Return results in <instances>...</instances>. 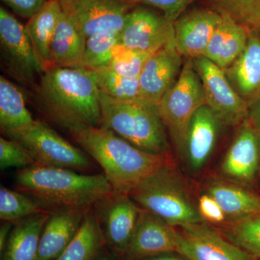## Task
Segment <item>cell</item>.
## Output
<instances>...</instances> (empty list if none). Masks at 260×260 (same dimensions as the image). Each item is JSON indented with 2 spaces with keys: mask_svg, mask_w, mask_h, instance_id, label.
<instances>
[{
  "mask_svg": "<svg viewBox=\"0 0 260 260\" xmlns=\"http://www.w3.org/2000/svg\"><path fill=\"white\" fill-rule=\"evenodd\" d=\"M255 260H260V259H255Z\"/></svg>",
  "mask_w": 260,
  "mask_h": 260,
  "instance_id": "ee69618b",
  "label": "cell"
},
{
  "mask_svg": "<svg viewBox=\"0 0 260 260\" xmlns=\"http://www.w3.org/2000/svg\"><path fill=\"white\" fill-rule=\"evenodd\" d=\"M229 81L248 104L260 94V29L249 32L245 49L224 70Z\"/></svg>",
  "mask_w": 260,
  "mask_h": 260,
  "instance_id": "ffe728a7",
  "label": "cell"
},
{
  "mask_svg": "<svg viewBox=\"0 0 260 260\" xmlns=\"http://www.w3.org/2000/svg\"><path fill=\"white\" fill-rule=\"evenodd\" d=\"M49 212L28 195L3 185L0 187V219L3 221L15 223L31 215Z\"/></svg>",
  "mask_w": 260,
  "mask_h": 260,
  "instance_id": "4dcf8cb0",
  "label": "cell"
},
{
  "mask_svg": "<svg viewBox=\"0 0 260 260\" xmlns=\"http://www.w3.org/2000/svg\"><path fill=\"white\" fill-rule=\"evenodd\" d=\"M70 134L101 166L115 192L129 194L173 162L172 157L143 151L102 126L82 128Z\"/></svg>",
  "mask_w": 260,
  "mask_h": 260,
  "instance_id": "7a4b0ae2",
  "label": "cell"
},
{
  "mask_svg": "<svg viewBox=\"0 0 260 260\" xmlns=\"http://www.w3.org/2000/svg\"><path fill=\"white\" fill-rule=\"evenodd\" d=\"M259 169V132L247 118L237 126L232 143L220 162L219 177L255 190Z\"/></svg>",
  "mask_w": 260,
  "mask_h": 260,
  "instance_id": "30bf717a",
  "label": "cell"
},
{
  "mask_svg": "<svg viewBox=\"0 0 260 260\" xmlns=\"http://www.w3.org/2000/svg\"><path fill=\"white\" fill-rule=\"evenodd\" d=\"M23 147L37 164L44 167L90 171L93 161L47 124L35 120L31 124L7 135Z\"/></svg>",
  "mask_w": 260,
  "mask_h": 260,
  "instance_id": "52a82bcc",
  "label": "cell"
},
{
  "mask_svg": "<svg viewBox=\"0 0 260 260\" xmlns=\"http://www.w3.org/2000/svg\"><path fill=\"white\" fill-rule=\"evenodd\" d=\"M120 32L105 30L88 37L85 44L81 68L97 70L106 68L119 45Z\"/></svg>",
  "mask_w": 260,
  "mask_h": 260,
  "instance_id": "f1b7e54d",
  "label": "cell"
},
{
  "mask_svg": "<svg viewBox=\"0 0 260 260\" xmlns=\"http://www.w3.org/2000/svg\"><path fill=\"white\" fill-rule=\"evenodd\" d=\"M14 224L13 222L4 221L0 227V254L1 255L4 252Z\"/></svg>",
  "mask_w": 260,
  "mask_h": 260,
  "instance_id": "f35d334b",
  "label": "cell"
},
{
  "mask_svg": "<svg viewBox=\"0 0 260 260\" xmlns=\"http://www.w3.org/2000/svg\"><path fill=\"white\" fill-rule=\"evenodd\" d=\"M106 244L124 256L134 234L141 208L129 194L113 191L93 206Z\"/></svg>",
  "mask_w": 260,
  "mask_h": 260,
  "instance_id": "8fae6325",
  "label": "cell"
},
{
  "mask_svg": "<svg viewBox=\"0 0 260 260\" xmlns=\"http://www.w3.org/2000/svg\"><path fill=\"white\" fill-rule=\"evenodd\" d=\"M152 54L153 53L129 49L119 44L116 48L112 60L104 68L124 76L139 78L145 63Z\"/></svg>",
  "mask_w": 260,
  "mask_h": 260,
  "instance_id": "d6a6232c",
  "label": "cell"
},
{
  "mask_svg": "<svg viewBox=\"0 0 260 260\" xmlns=\"http://www.w3.org/2000/svg\"><path fill=\"white\" fill-rule=\"evenodd\" d=\"M216 227L228 240L260 259V211L244 218L227 220Z\"/></svg>",
  "mask_w": 260,
  "mask_h": 260,
  "instance_id": "83f0119b",
  "label": "cell"
},
{
  "mask_svg": "<svg viewBox=\"0 0 260 260\" xmlns=\"http://www.w3.org/2000/svg\"><path fill=\"white\" fill-rule=\"evenodd\" d=\"M223 126L216 114L207 105L197 110L188 126L181 158L189 172H200L209 160Z\"/></svg>",
  "mask_w": 260,
  "mask_h": 260,
  "instance_id": "2e32d148",
  "label": "cell"
},
{
  "mask_svg": "<svg viewBox=\"0 0 260 260\" xmlns=\"http://www.w3.org/2000/svg\"><path fill=\"white\" fill-rule=\"evenodd\" d=\"M203 192L215 200L228 220L244 218L260 211V194L257 191L220 177L208 179Z\"/></svg>",
  "mask_w": 260,
  "mask_h": 260,
  "instance_id": "44dd1931",
  "label": "cell"
},
{
  "mask_svg": "<svg viewBox=\"0 0 260 260\" xmlns=\"http://www.w3.org/2000/svg\"><path fill=\"white\" fill-rule=\"evenodd\" d=\"M37 162L22 145L13 140L0 138V169H22L36 165Z\"/></svg>",
  "mask_w": 260,
  "mask_h": 260,
  "instance_id": "836d02e7",
  "label": "cell"
},
{
  "mask_svg": "<svg viewBox=\"0 0 260 260\" xmlns=\"http://www.w3.org/2000/svg\"><path fill=\"white\" fill-rule=\"evenodd\" d=\"M248 119L256 129H260V94L249 104Z\"/></svg>",
  "mask_w": 260,
  "mask_h": 260,
  "instance_id": "74e56055",
  "label": "cell"
},
{
  "mask_svg": "<svg viewBox=\"0 0 260 260\" xmlns=\"http://www.w3.org/2000/svg\"><path fill=\"white\" fill-rule=\"evenodd\" d=\"M89 208L51 211L43 229L37 260H55L60 255L79 230Z\"/></svg>",
  "mask_w": 260,
  "mask_h": 260,
  "instance_id": "d6986e66",
  "label": "cell"
},
{
  "mask_svg": "<svg viewBox=\"0 0 260 260\" xmlns=\"http://www.w3.org/2000/svg\"><path fill=\"white\" fill-rule=\"evenodd\" d=\"M182 57L175 43L152 54L139 76L141 98L158 104L179 78L184 65Z\"/></svg>",
  "mask_w": 260,
  "mask_h": 260,
  "instance_id": "ac0fdd59",
  "label": "cell"
},
{
  "mask_svg": "<svg viewBox=\"0 0 260 260\" xmlns=\"http://www.w3.org/2000/svg\"><path fill=\"white\" fill-rule=\"evenodd\" d=\"M36 95L43 112L69 133L101 125L100 91L90 70L56 67L46 70Z\"/></svg>",
  "mask_w": 260,
  "mask_h": 260,
  "instance_id": "6da1fadb",
  "label": "cell"
},
{
  "mask_svg": "<svg viewBox=\"0 0 260 260\" xmlns=\"http://www.w3.org/2000/svg\"><path fill=\"white\" fill-rule=\"evenodd\" d=\"M142 209L176 228L205 222L189 186L174 162L166 166L129 194Z\"/></svg>",
  "mask_w": 260,
  "mask_h": 260,
  "instance_id": "5b68a950",
  "label": "cell"
},
{
  "mask_svg": "<svg viewBox=\"0 0 260 260\" xmlns=\"http://www.w3.org/2000/svg\"><path fill=\"white\" fill-rule=\"evenodd\" d=\"M142 260H187L181 256V254L176 252L164 253L158 255L150 256Z\"/></svg>",
  "mask_w": 260,
  "mask_h": 260,
  "instance_id": "ab89813d",
  "label": "cell"
},
{
  "mask_svg": "<svg viewBox=\"0 0 260 260\" xmlns=\"http://www.w3.org/2000/svg\"><path fill=\"white\" fill-rule=\"evenodd\" d=\"M174 22L148 8H133L126 15L119 43L129 49L154 53L175 43Z\"/></svg>",
  "mask_w": 260,
  "mask_h": 260,
  "instance_id": "7c38bea8",
  "label": "cell"
},
{
  "mask_svg": "<svg viewBox=\"0 0 260 260\" xmlns=\"http://www.w3.org/2000/svg\"><path fill=\"white\" fill-rule=\"evenodd\" d=\"M106 244L93 207L85 213L79 230L55 260H97Z\"/></svg>",
  "mask_w": 260,
  "mask_h": 260,
  "instance_id": "484cf974",
  "label": "cell"
},
{
  "mask_svg": "<svg viewBox=\"0 0 260 260\" xmlns=\"http://www.w3.org/2000/svg\"><path fill=\"white\" fill-rule=\"evenodd\" d=\"M101 125L137 148L156 155L172 157L167 129L158 104L140 98L118 101L100 93Z\"/></svg>",
  "mask_w": 260,
  "mask_h": 260,
  "instance_id": "277c9868",
  "label": "cell"
},
{
  "mask_svg": "<svg viewBox=\"0 0 260 260\" xmlns=\"http://www.w3.org/2000/svg\"><path fill=\"white\" fill-rule=\"evenodd\" d=\"M128 4L135 7L146 5L161 11L169 20L174 22L184 13L186 8L195 0H124Z\"/></svg>",
  "mask_w": 260,
  "mask_h": 260,
  "instance_id": "e575fe53",
  "label": "cell"
},
{
  "mask_svg": "<svg viewBox=\"0 0 260 260\" xmlns=\"http://www.w3.org/2000/svg\"><path fill=\"white\" fill-rule=\"evenodd\" d=\"M0 49L3 68L19 83L32 85L36 77L44 73L25 26L3 7L0 8Z\"/></svg>",
  "mask_w": 260,
  "mask_h": 260,
  "instance_id": "ba28073f",
  "label": "cell"
},
{
  "mask_svg": "<svg viewBox=\"0 0 260 260\" xmlns=\"http://www.w3.org/2000/svg\"><path fill=\"white\" fill-rule=\"evenodd\" d=\"M221 20L218 11L206 8L181 15L174 23L175 47L181 55L191 59L204 56Z\"/></svg>",
  "mask_w": 260,
  "mask_h": 260,
  "instance_id": "e0dca14e",
  "label": "cell"
},
{
  "mask_svg": "<svg viewBox=\"0 0 260 260\" xmlns=\"http://www.w3.org/2000/svg\"><path fill=\"white\" fill-rule=\"evenodd\" d=\"M97 260H119L118 259V256L116 254H109V253H104V254H101L99 256V259Z\"/></svg>",
  "mask_w": 260,
  "mask_h": 260,
  "instance_id": "60d3db41",
  "label": "cell"
},
{
  "mask_svg": "<svg viewBox=\"0 0 260 260\" xmlns=\"http://www.w3.org/2000/svg\"><path fill=\"white\" fill-rule=\"evenodd\" d=\"M205 105L204 90L192 59L183 65L176 83L158 104L159 112L176 150L182 155L186 132L194 113Z\"/></svg>",
  "mask_w": 260,
  "mask_h": 260,
  "instance_id": "8992f818",
  "label": "cell"
},
{
  "mask_svg": "<svg viewBox=\"0 0 260 260\" xmlns=\"http://www.w3.org/2000/svg\"><path fill=\"white\" fill-rule=\"evenodd\" d=\"M221 15V21L203 56L225 70L237 60L245 49L250 31L228 15Z\"/></svg>",
  "mask_w": 260,
  "mask_h": 260,
  "instance_id": "7402d4cb",
  "label": "cell"
},
{
  "mask_svg": "<svg viewBox=\"0 0 260 260\" xmlns=\"http://www.w3.org/2000/svg\"><path fill=\"white\" fill-rule=\"evenodd\" d=\"M198 210L205 222L219 226L227 221L226 215L213 198L203 192L198 200Z\"/></svg>",
  "mask_w": 260,
  "mask_h": 260,
  "instance_id": "d590c367",
  "label": "cell"
},
{
  "mask_svg": "<svg viewBox=\"0 0 260 260\" xmlns=\"http://www.w3.org/2000/svg\"><path fill=\"white\" fill-rule=\"evenodd\" d=\"M47 0H2L15 14L24 18H31L44 7Z\"/></svg>",
  "mask_w": 260,
  "mask_h": 260,
  "instance_id": "8d00e7d4",
  "label": "cell"
},
{
  "mask_svg": "<svg viewBox=\"0 0 260 260\" xmlns=\"http://www.w3.org/2000/svg\"><path fill=\"white\" fill-rule=\"evenodd\" d=\"M180 242L181 234L177 228L141 208L124 257L126 260H142L164 253L179 254Z\"/></svg>",
  "mask_w": 260,
  "mask_h": 260,
  "instance_id": "5bb4252c",
  "label": "cell"
},
{
  "mask_svg": "<svg viewBox=\"0 0 260 260\" xmlns=\"http://www.w3.org/2000/svg\"><path fill=\"white\" fill-rule=\"evenodd\" d=\"M90 72L101 93L118 101L141 98L139 78L124 76L105 68Z\"/></svg>",
  "mask_w": 260,
  "mask_h": 260,
  "instance_id": "f546056e",
  "label": "cell"
},
{
  "mask_svg": "<svg viewBox=\"0 0 260 260\" xmlns=\"http://www.w3.org/2000/svg\"><path fill=\"white\" fill-rule=\"evenodd\" d=\"M50 213L37 214L15 223L2 260H37L43 229Z\"/></svg>",
  "mask_w": 260,
  "mask_h": 260,
  "instance_id": "d4e9b609",
  "label": "cell"
},
{
  "mask_svg": "<svg viewBox=\"0 0 260 260\" xmlns=\"http://www.w3.org/2000/svg\"><path fill=\"white\" fill-rule=\"evenodd\" d=\"M86 40L62 10L51 41L53 68H81Z\"/></svg>",
  "mask_w": 260,
  "mask_h": 260,
  "instance_id": "cb8c5ba5",
  "label": "cell"
},
{
  "mask_svg": "<svg viewBox=\"0 0 260 260\" xmlns=\"http://www.w3.org/2000/svg\"><path fill=\"white\" fill-rule=\"evenodd\" d=\"M57 1L60 3L61 5H64L68 4V3H70V2L73 1V0H57Z\"/></svg>",
  "mask_w": 260,
  "mask_h": 260,
  "instance_id": "7bdbcfd3",
  "label": "cell"
},
{
  "mask_svg": "<svg viewBox=\"0 0 260 260\" xmlns=\"http://www.w3.org/2000/svg\"><path fill=\"white\" fill-rule=\"evenodd\" d=\"M61 7L86 39L105 30L120 32L134 8L124 0H73Z\"/></svg>",
  "mask_w": 260,
  "mask_h": 260,
  "instance_id": "9a60e30c",
  "label": "cell"
},
{
  "mask_svg": "<svg viewBox=\"0 0 260 260\" xmlns=\"http://www.w3.org/2000/svg\"><path fill=\"white\" fill-rule=\"evenodd\" d=\"M15 181L19 191L49 212L91 208L114 191L104 174H80L39 164L18 170Z\"/></svg>",
  "mask_w": 260,
  "mask_h": 260,
  "instance_id": "3957f363",
  "label": "cell"
},
{
  "mask_svg": "<svg viewBox=\"0 0 260 260\" xmlns=\"http://www.w3.org/2000/svg\"><path fill=\"white\" fill-rule=\"evenodd\" d=\"M259 132L260 134V129H258ZM255 191H257L258 193L260 194V169L259 174H258L257 179H256V185H255Z\"/></svg>",
  "mask_w": 260,
  "mask_h": 260,
  "instance_id": "b9f144b4",
  "label": "cell"
},
{
  "mask_svg": "<svg viewBox=\"0 0 260 260\" xmlns=\"http://www.w3.org/2000/svg\"><path fill=\"white\" fill-rule=\"evenodd\" d=\"M34 119L27 109L20 89L0 76V128L7 136L10 133L31 124Z\"/></svg>",
  "mask_w": 260,
  "mask_h": 260,
  "instance_id": "4316f807",
  "label": "cell"
},
{
  "mask_svg": "<svg viewBox=\"0 0 260 260\" xmlns=\"http://www.w3.org/2000/svg\"><path fill=\"white\" fill-rule=\"evenodd\" d=\"M204 90L205 105L224 126H237L248 118L249 104L233 87L225 71L205 56L192 59Z\"/></svg>",
  "mask_w": 260,
  "mask_h": 260,
  "instance_id": "9c48e42d",
  "label": "cell"
},
{
  "mask_svg": "<svg viewBox=\"0 0 260 260\" xmlns=\"http://www.w3.org/2000/svg\"><path fill=\"white\" fill-rule=\"evenodd\" d=\"M179 254L187 260H255L206 222L177 228Z\"/></svg>",
  "mask_w": 260,
  "mask_h": 260,
  "instance_id": "4fadbf2b",
  "label": "cell"
},
{
  "mask_svg": "<svg viewBox=\"0 0 260 260\" xmlns=\"http://www.w3.org/2000/svg\"><path fill=\"white\" fill-rule=\"evenodd\" d=\"M215 10L249 31L260 29V0H210Z\"/></svg>",
  "mask_w": 260,
  "mask_h": 260,
  "instance_id": "1f68e13d",
  "label": "cell"
},
{
  "mask_svg": "<svg viewBox=\"0 0 260 260\" xmlns=\"http://www.w3.org/2000/svg\"><path fill=\"white\" fill-rule=\"evenodd\" d=\"M61 13L62 7L57 0H47L40 11L29 19L25 25L44 72L54 67L51 44Z\"/></svg>",
  "mask_w": 260,
  "mask_h": 260,
  "instance_id": "603a6c76",
  "label": "cell"
}]
</instances>
